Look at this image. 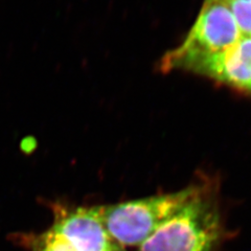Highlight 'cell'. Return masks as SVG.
<instances>
[{
    "label": "cell",
    "instance_id": "5",
    "mask_svg": "<svg viewBox=\"0 0 251 251\" xmlns=\"http://www.w3.org/2000/svg\"><path fill=\"white\" fill-rule=\"evenodd\" d=\"M50 228L80 243L90 251H128L111 238L101 221L100 206L51 203Z\"/></svg>",
    "mask_w": 251,
    "mask_h": 251
},
{
    "label": "cell",
    "instance_id": "2",
    "mask_svg": "<svg viewBox=\"0 0 251 251\" xmlns=\"http://www.w3.org/2000/svg\"><path fill=\"white\" fill-rule=\"evenodd\" d=\"M200 181L182 190L107 205H99L111 238L125 249L138 248L198 192Z\"/></svg>",
    "mask_w": 251,
    "mask_h": 251
},
{
    "label": "cell",
    "instance_id": "3",
    "mask_svg": "<svg viewBox=\"0 0 251 251\" xmlns=\"http://www.w3.org/2000/svg\"><path fill=\"white\" fill-rule=\"evenodd\" d=\"M243 39L224 0H204L197 19L182 43L166 53L160 68L184 58L225 51Z\"/></svg>",
    "mask_w": 251,
    "mask_h": 251
},
{
    "label": "cell",
    "instance_id": "6",
    "mask_svg": "<svg viewBox=\"0 0 251 251\" xmlns=\"http://www.w3.org/2000/svg\"><path fill=\"white\" fill-rule=\"evenodd\" d=\"M15 242L27 251H89L80 243L69 239L49 227L42 232H26L14 235Z\"/></svg>",
    "mask_w": 251,
    "mask_h": 251
},
{
    "label": "cell",
    "instance_id": "7",
    "mask_svg": "<svg viewBox=\"0 0 251 251\" xmlns=\"http://www.w3.org/2000/svg\"><path fill=\"white\" fill-rule=\"evenodd\" d=\"M243 38L251 39V0H224Z\"/></svg>",
    "mask_w": 251,
    "mask_h": 251
},
{
    "label": "cell",
    "instance_id": "4",
    "mask_svg": "<svg viewBox=\"0 0 251 251\" xmlns=\"http://www.w3.org/2000/svg\"><path fill=\"white\" fill-rule=\"evenodd\" d=\"M161 69L166 73L185 70L237 90L251 93V39L243 38L225 51L184 58Z\"/></svg>",
    "mask_w": 251,
    "mask_h": 251
},
{
    "label": "cell",
    "instance_id": "1",
    "mask_svg": "<svg viewBox=\"0 0 251 251\" xmlns=\"http://www.w3.org/2000/svg\"><path fill=\"white\" fill-rule=\"evenodd\" d=\"M226 234L217 184L200 181L194 197L136 251H216Z\"/></svg>",
    "mask_w": 251,
    "mask_h": 251
}]
</instances>
